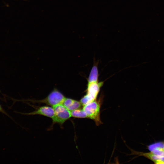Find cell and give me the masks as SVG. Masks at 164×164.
Here are the masks:
<instances>
[{
	"mask_svg": "<svg viewBox=\"0 0 164 164\" xmlns=\"http://www.w3.org/2000/svg\"><path fill=\"white\" fill-rule=\"evenodd\" d=\"M159 147L164 148V144L162 142L156 143L149 145V150L151 151L155 148Z\"/></svg>",
	"mask_w": 164,
	"mask_h": 164,
	"instance_id": "10",
	"label": "cell"
},
{
	"mask_svg": "<svg viewBox=\"0 0 164 164\" xmlns=\"http://www.w3.org/2000/svg\"><path fill=\"white\" fill-rule=\"evenodd\" d=\"M153 154L159 156H164V148L159 147L155 148L151 151Z\"/></svg>",
	"mask_w": 164,
	"mask_h": 164,
	"instance_id": "9",
	"label": "cell"
},
{
	"mask_svg": "<svg viewBox=\"0 0 164 164\" xmlns=\"http://www.w3.org/2000/svg\"></svg>",
	"mask_w": 164,
	"mask_h": 164,
	"instance_id": "12",
	"label": "cell"
},
{
	"mask_svg": "<svg viewBox=\"0 0 164 164\" xmlns=\"http://www.w3.org/2000/svg\"><path fill=\"white\" fill-rule=\"evenodd\" d=\"M21 114L26 115H39L50 118L52 119L54 115V111L52 107L48 105L39 107L35 110L30 112Z\"/></svg>",
	"mask_w": 164,
	"mask_h": 164,
	"instance_id": "5",
	"label": "cell"
},
{
	"mask_svg": "<svg viewBox=\"0 0 164 164\" xmlns=\"http://www.w3.org/2000/svg\"><path fill=\"white\" fill-rule=\"evenodd\" d=\"M71 117L77 118H88L87 115L83 109L81 108L71 111Z\"/></svg>",
	"mask_w": 164,
	"mask_h": 164,
	"instance_id": "8",
	"label": "cell"
},
{
	"mask_svg": "<svg viewBox=\"0 0 164 164\" xmlns=\"http://www.w3.org/2000/svg\"><path fill=\"white\" fill-rule=\"evenodd\" d=\"M0 112L2 113L5 114V115L8 116V114L6 113V112L4 111L3 108L2 107L1 105L0 104Z\"/></svg>",
	"mask_w": 164,
	"mask_h": 164,
	"instance_id": "11",
	"label": "cell"
},
{
	"mask_svg": "<svg viewBox=\"0 0 164 164\" xmlns=\"http://www.w3.org/2000/svg\"><path fill=\"white\" fill-rule=\"evenodd\" d=\"M101 98L99 101L95 100L84 106L83 109L86 112L87 118L93 120L97 125L102 123L100 119Z\"/></svg>",
	"mask_w": 164,
	"mask_h": 164,
	"instance_id": "2",
	"label": "cell"
},
{
	"mask_svg": "<svg viewBox=\"0 0 164 164\" xmlns=\"http://www.w3.org/2000/svg\"><path fill=\"white\" fill-rule=\"evenodd\" d=\"M98 73L96 65L92 67L88 78V83L98 82Z\"/></svg>",
	"mask_w": 164,
	"mask_h": 164,
	"instance_id": "7",
	"label": "cell"
},
{
	"mask_svg": "<svg viewBox=\"0 0 164 164\" xmlns=\"http://www.w3.org/2000/svg\"><path fill=\"white\" fill-rule=\"evenodd\" d=\"M63 104L69 110L72 111L81 108L82 105L78 101L68 98H66Z\"/></svg>",
	"mask_w": 164,
	"mask_h": 164,
	"instance_id": "6",
	"label": "cell"
},
{
	"mask_svg": "<svg viewBox=\"0 0 164 164\" xmlns=\"http://www.w3.org/2000/svg\"><path fill=\"white\" fill-rule=\"evenodd\" d=\"M103 84V82L88 83L86 94L80 101L83 106L96 100Z\"/></svg>",
	"mask_w": 164,
	"mask_h": 164,
	"instance_id": "3",
	"label": "cell"
},
{
	"mask_svg": "<svg viewBox=\"0 0 164 164\" xmlns=\"http://www.w3.org/2000/svg\"><path fill=\"white\" fill-rule=\"evenodd\" d=\"M65 97L56 89H54L45 98L39 100L27 99L23 101H29L33 103H44L52 107L63 104Z\"/></svg>",
	"mask_w": 164,
	"mask_h": 164,
	"instance_id": "1",
	"label": "cell"
},
{
	"mask_svg": "<svg viewBox=\"0 0 164 164\" xmlns=\"http://www.w3.org/2000/svg\"><path fill=\"white\" fill-rule=\"evenodd\" d=\"M53 107L54 111V115L52 119L53 124H57L62 126L71 117V111L67 109L62 104Z\"/></svg>",
	"mask_w": 164,
	"mask_h": 164,
	"instance_id": "4",
	"label": "cell"
}]
</instances>
